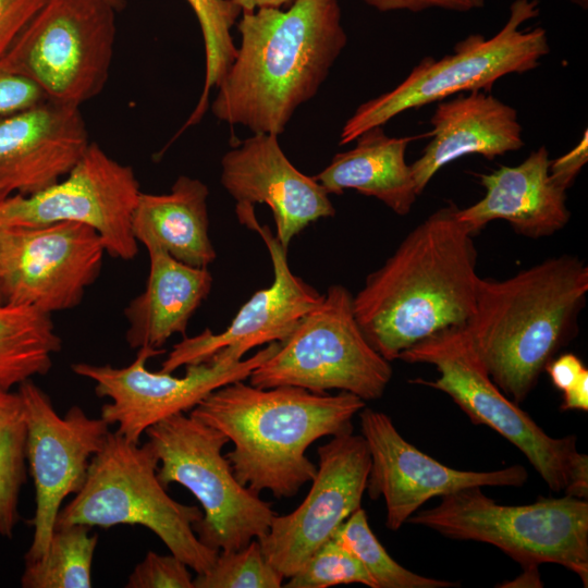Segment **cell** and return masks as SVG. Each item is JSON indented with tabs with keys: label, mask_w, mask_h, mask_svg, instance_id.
Returning <instances> with one entry per match:
<instances>
[{
	"label": "cell",
	"mask_w": 588,
	"mask_h": 588,
	"mask_svg": "<svg viewBox=\"0 0 588 588\" xmlns=\"http://www.w3.org/2000/svg\"><path fill=\"white\" fill-rule=\"evenodd\" d=\"M454 204L412 230L353 296L355 319L388 362L434 333L464 327L476 306L477 252Z\"/></svg>",
	"instance_id": "6da1fadb"
},
{
	"label": "cell",
	"mask_w": 588,
	"mask_h": 588,
	"mask_svg": "<svg viewBox=\"0 0 588 588\" xmlns=\"http://www.w3.org/2000/svg\"><path fill=\"white\" fill-rule=\"evenodd\" d=\"M241 45L211 105L253 134L280 135L310 100L347 44L338 0H294L286 10L242 12Z\"/></svg>",
	"instance_id": "7a4b0ae2"
},
{
	"label": "cell",
	"mask_w": 588,
	"mask_h": 588,
	"mask_svg": "<svg viewBox=\"0 0 588 588\" xmlns=\"http://www.w3.org/2000/svg\"><path fill=\"white\" fill-rule=\"evenodd\" d=\"M365 406L350 392L261 389L237 380L213 390L189 415L233 442L225 457L242 485L282 499L294 497L316 475L307 448L322 437L352 431L353 417Z\"/></svg>",
	"instance_id": "3957f363"
},
{
	"label": "cell",
	"mask_w": 588,
	"mask_h": 588,
	"mask_svg": "<svg viewBox=\"0 0 588 588\" xmlns=\"http://www.w3.org/2000/svg\"><path fill=\"white\" fill-rule=\"evenodd\" d=\"M587 292L588 267L571 255L505 280L479 278L465 329L491 379L514 403L525 401L571 336Z\"/></svg>",
	"instance_id": "277c9868"
},
{
	"label": "cell",
	"mask_w": 588,
	"mask_h": 588,
	"mask_svg": "<svg viewBox=\"0 0 588 588\" xmlns=\"http://www.w3.org/2000/svg\"><path fill=\"white\" fill-rule=\"evenodd\" d=\"M158 466L148 441L140 445L109 431L82 488L60 509L54 528L74 524L90 528L140 525L155 532L196 574L207 572L219 551L205 546L193 528L203 512L167 493L157 476Z\"/></svg>",
	"instance_id": "5b68a950"
},
{
	"label": "cell",
	"mask_w": 588,
	"mask_h": 588,
	"mask_svg": "<svg viewBox=\"0 0 588 588\" xmlns=\"http://www.w3.org/2000/svg\"><path fill=\"white\" fill-rule=\"evenodd\" d=\"M399 359L432 365L434 380L421 384L448 394L476 425H486L515 445L553 492L588 497V455L577 437L549 436L493 382L464 327H451L404 351Z\"/></svg>",
	"instance_id": "8992f818"
},
{
	"label": "cell",
	"mask_w": 588,
	"mask_h": 588,
	"mask_svg": "<svg viewBox=\"0 0 588 588\" xmlns=\"http://www.w3.org/2000/svg\"><path fill=\"white\" fill-rule=\"evenodd\" d=\"M407 523L446 538L492 544L538 574L543 563L559 564L588 584V502L564 494L538 497L524 505H504L487 497L481 487L441 497L431 509L417 511Z\"/></svg>",
	"instance_id": "52a82bcc"
},
{
	"label": "cell",
	"mask_w": 588,
	"mask_h": 588,
	"mask_svg": "<svg viewBox=\"0 0 588 588\" xmlns=\"http://www.w3.org/2000/svg\"><path fill=\"white\" fill-rule=\"evenodd\" d=\"M538 15V0H514L506 23L494 36L471 34L456 42L451 54L425 57L396 87L357 107L342 127L340 145L406 110L461 91H489L503 76L536 69L550 52L549 38L542 27L523 28V24Z\"/></svg>",
	"instance_id": "ba28073f"
},
{
	"label": "cell",
	"mask_w": 588,
	"mask_h": 588,
	"mask_svg": "<svg viewBox=\"0 0 588 588\" xmlns=\"http://www.w3.org/2000/svg\"><path fill=\"white\" fill-rule=\"evenodd\" d=\"M158 456L157 476L167 488L185 487L203 507L193 528L198 539L216 551H235L261 538L277 514L271 504L242 485L222 455L230 442L220 430L179 413L145 431Z\"/></svg>",
	"instance_id": "9c48e42d"
},
{
	"label": "cell",
	"mask_w": 588,
	"mask_h": 588,
	"mask_svg": "<svg viewBox=\"0 0 588 588\" xmlns=\"http://www.w3.org/2000/svg\"><path fill=\"white\" fill-rule=\"evenodd\" d=\"M391 378L390 362L365 338L354 316L353 295L341 284L330 285L321 303L248 377L261 389L340 390L365 402L380 399Z\"/></svg>",
	"instance_id": "30bf717a"
},
{
	"label": "cell",
	"mask_w": 588,
	"mask_h": 588,
	"mask_svg": "<svg viewBox=\"0 0 588 588\" xmlns=\"http://www.w3.org/2000/svg\"><path fill=\"white\" fill-rule=\"evenodd\" d=\"M117 12L107 0H46L0 68L28 77L49 100L81 107L108 81Z\"/></svg>",
	"instance_id": "8fae6325"
},
{
	"label": "cell",
	"mask_w": 588,
	"mask_h": 588,
	"mask_svg": "<svg viewBox=\"0 0 588 588\" xmlns=\"http://www.w3.org/2000/svg\"><path fill=\"white\" fill-rule=\"evenodd\" d=\"M278 347L279 342L269 343L241 360L219 351L208 362L185 366L183 377L148 370V359L166 351L147 346L138 348L136 358L125 367L76 363L71 368L74 373L95 382L99 397L110 399L111 402L102 405L100 417L109 425L117 424L118 433L139 443L150 426L169 416L191 412L220 387L247 379Z\"/></svg>",
	"instance_id": "7c38bea8"
},
{
	"label": "cell",
	"mask_w": 588,
	"mask_h": 588,
	"mask_svg": "<svg viewBox=\"0 0 588 588\" xmlns=\"http://www.w3.org/2000/svg\"><path fill=\"white\" fill-rule=\"evenodd\" d=\"M133 169L112 159L91 143L59 182L33 195H13L0 201V226H33L72 221L93 228L106 253L132 260L138 243L132 218L139 195Z\"/></svg>",
	"instance_id": "4fadbf2b"
},
{
	"label": "cell",
	"mask_w": 588,
	"mask_h": 588,
	"mask_svg": "<svg viewBox=\"0 0 588 588\" xmlns=\"http://www.w3.org/2000/svg\"><path fill=\"white\" fill-rule=\"evenodd\" d=\"M105 253L99 234L83 223L0 226L1 299L49 315L72 309L98 278Z\"/></svg>",
	"instance_id": "5bb4252c"
},
{
	"label": "cell",
	"mask_w": 588,
	"mask_h": 588,
	"mask_svg": "<svg viewBox=\"0 0 588 588\" xmlns=\"http://www.w3.org/2000/svg\"><path fill=\"white\" fill-rule=\"evenodd\" d=\"M17 387L27 424L26 460L35 486L34 536L25 554V562H33L46 553L62 502L82 488L110 425L101 417H89L77 405L61 417L32 379Z\"/></svg>",
	"instance_id": "9a60e30c"
},
{
	"label": "cell",
	"mask_w": 588,
	"mask_h": 588,
	"mask_svg": "<svg viewBox=\"0 0 588 588\" xmlns=\"http://www.w3.org/2000/svg\"><path fill=\"white\" fill-rule=\"evenodd\" d=\"M313 485L297 509L274 515L258 539L267 560L284 576L294 575L339 526L362 505L370 453L362 434L345 431L318 446Z\"/></svg>",
	"instance_id": "2e32d148"
},
{
	"label": "cell",
	"mask_w": 588,
	"mask_h": 588,
	"mask_svg": "<svg viewBox=\"0 0 588 588\" xmlns=\"http://www.w3.org/2000/svg\"><path fill=\"white\" fill-rule=\"evenodd\" d=\"M359 418L371 460L366 490L371 500L383 497L385 526L392 531L432 498L471 487L518 488L528 479L522 465L489 471L451 468L407 442L387 414L365 406Z\"/></svg>",
	"instance_id": "e0dca14e"
},
{
	"label": "cell",
	"mask_w": 588,
	"mask_h": 588,
	"mask_svg": "<svg viewBox=\"0 0 588 588\" xmlns=\"http://www.w3.org/2000/svg\"><path fill=\"white\" fill-rule=\"evenodd\" d=\"M236 215L240 222L257 232L266 244L273 282L255 292L224 331L213 333L206 328L198 335L184 336L162 362V371L173 372L182 366L208 362L219 351L241 360L254 347L282 342L323 298V294L291 271L286 249L267 225H259L253 207L236 206Z\"/></svg>",
	"instance_id": "ac0fdd59"
},
{
	"label": "cell",
	"mask_w": 588,
	"mask_h": 588,
	"mask_svg": "<svg viewBox=\"0 0 588 588\" xmlns=\"http://www.w3.org/2000/svg\"><path fill=\"white\" fill-rule=\"evenodd\" d=\"M220 181L236 206L270 207L285 249L311 222L335 215L330 194L292 164L274 134H254L225 152Z\"/></svg>",
	"instance_id": "d6986e66"
},
{
	"label": "cell",
	"mask_w": 588,
	"mask_h": 588,
	"mask_svg": "<svg viewBox=\"0 0 588 588\" xmlns=\"http://www.w3.org/2000/svg\"><path fill=\"white\" fill-rule=\"evenodd\" d=\"M90 140L79 107L45 100L0 117V201L41 192L63 179Z\"/></svg>",
	"instance_id": "ffe728a7"
},
{
	"label": "cell",
	"mask_w": 588,
	"mask_h": 588,
	"mask_svg": "<svg viewBox=\"0 0 588 588\" xmlns=\"http://www.w3.org/2000/svg\"><path fill=\"white\" fill-rule=\"evenodd\" d=\"M430 123L432 138L411 164L418 195L441 168L461 157L492 160L524 146L516 109L486 90L439 101Z\"/></svg>",
	"instance_id": "44dd1931"
},
{
	"label": "cell",
	"mask_w": 588,
	"mask_h": 588,
	"mask_svg": "<svg viewBox=\"0 0 588 588\" xmlns=\"http://www.w3.org/2000/svg\"><path fill=\"white\" fill-rule=\"evenodd\" d=\"M550 162L547 148L541 146L517 166L480 174L486 194L476 204L458 208V219L474 235L497 219L507 221L517 233L531 238L560 231L571 212L566 191L550 176Z\"/></svg>",
	"instance_id": "7402d4cb"
},
{
	"label": "cell",
	"mask_w": 588,
	"mask_h": 588,
	"mask_svg": "<svg viewBox=\"0 0 588 588\" xmlns=\"http://www.w3.org/2000/svg\"><path fill=\"white\" fill-rule=\"evenodd\" d=\"M149 274L144 291L124 309L131 348H162L173 334H182L207 298L212 275L207 268L183 264L158 247L147 248Z\"/></svg>",
	"instance_id": "603a6c76"
},
{
	"label": "cell",
	"mask_w": 588,
	"mask_h": 588,
	"mask_svg": "<svg viewBox=\"0 0 588 588\" xmlns=\"http://www.w3.org/2000/svg\"><path fill=\"white\" fill-rule=\"evenodd\" d=\"M208 196L205 183L186 175L168 194L140 193L132 218L135 240L188 266L207 268L217 257L209 237Z\"/></svg>",
	"instance_id": "cb8c5ba5"
},
{
	"label": "cell",
	"mask_w": 588,
	"mask_h": 588,
	"mask_svg": "<svg viewBox=\"0 0 588 588\" xmlns=\"http://www.w3.org/2000/svg\"><path fill=\"white\" fill-rule=\"evenodd\" d=\"M415 138L390 137L381 125L371 127L355 139L354 148L336 154L314 179L329 194L355 189L406 216L418 196L411 164L405 160L406 148Z\"/></svg>",
	"instance_id": "d4e9b609"
},
{
	"label": "cell",
	"mask_w": 588,
	"mask_h": 588,
	"mask_svg": "<svg viewBox=\"0 0 588 588\" xmlns=\"http://www.w3.org/2000/svg\"><path fill=\"white\" fill-rule=\"evenodd\" d=\"M61 346L49 314L0 303V390L46 375Z\"/></svg>",
	"instance_id": "484cf974"
},
{
	"label": "cell",
	"mask_w": 588,
	"mask_h": 588,
	"mask_svg": "<svg viewBox=\"0 0 588 588\" xmlns=\"http://www.w3.org/2000/svg\"><path fill=\"white\" fill-rule=\"evenodd\" d=\"M89 526L74 524L54 528L42 558L25 562L24 588H90L97 535Z\"/></svg>",
	"instance_id": "4316f807"
},
{
	"label": "cell",
	"mask_w": 588,
	"mask_h": 588,
	"mask_svg": "<svg viewBox=\"0 0 588 588\" xmlns=\"http://www.w3.org/2000/svg\"><path fill=\"white\" fill-rule=\"evenodd\" d=\"M27 424L19 392L0 390V535L12 538L26 481Z\"/></svg>",
	"instance_id": "83f0119b"
},
{
	"label": "cell",
	"mask_w": 588,
	"mask_h": 588,
	"mask_svg": "<svg viewBox=\"0 0 588 588\" xmlns=\"http://www.w3.org/2000/svg\"><path fill=\"white\" fill-rule=\"evenodd\" d=\"M338 544L356 558L370 574L377 588H450L454 581L426 577L399 564L371 530L360 506L333 534Z\"/></svg>",
	"instance_id": "f1b7e54d"
},
{
	"label": "cell",
	"mask_w": 588,
	"mask_h": 588,
	"mask_svg": "<svg viewBox=\"0 0 588 588\" xmlns=\"http://www.w3.org/2000/svg\"><path fill=\"white\" fill-rule=\"evenodd\" d=\"M199 23L205 47V82L198 103L183 130L197 124L208 109L209 94L217 87L232 64L237 48L231 29L242 10L232 0H186Z\"/></svg>",
	"instance_id": "f546056e"
},
{
	"label": "cell",
	"mask_w": 588,
	"mask_h": 588,
	"mask_svg": "<svg viewBox=\"0 0 588 588\" xmlns=\"http://www.w3.org/2000/svg\"><path fill=\"white\" fill-rule=\"evenodd\" d=\"M284 576L267 560L258 539L219 552L213 565L193 579L194 588H280Z\"/></svg>",
	"instance_id": "4dcf8cb0"
},
{
	"label": "cell",
	"mask_w": 588,
	"mask_h": 588,
	"mask_svg": "<svg viewBox=\"0 0 588 588\" xmlns=\"http://www.w3.org/2000/svg\"><path fill=\"white\" fill-rule=\"evenodd\" d=\"M377 585L363 564L348 551L329 539L284 585L286 588H328L338 585Z\"/></svg>",
	"instance_id": "1f68e13d"
},
{
	"label": "cell",
	"mask_w": 588,
	"mask_h": 588,
	"mask_svg": "<svg viewBox=\"0 0 588 588\" xmlns=\"http://www.w3.org/2000/svg\"><path fill=\"white\" fill-rule=\"evenodd\" d=\"M126 588H194L188 566L174 554L148 551L131 573Z\"/></svg>",
	"instance_id": "d6a6232c"
},
{
	"label": "cell",
	"mask_w": 588,
	"mask_h": 588,
	"mask_svg": "<svg viewBox=\"0 0 588 588\" xmlns=\"http://www.w3.org/2000/svg\"><path fill=\"white\" fill-rule=\"evenodd\" d=\"M47 100L28 77L0 68V117L27 110Z\"/></svg>",
	"instance_id": "836d02e7"
},
{
	"label": "cell",
	"mask_w": 588,
	"mask_h": 588,
	"mask_svg": "<svg viewBox=\"0 0 588 588\" xmlns=\"http://www.w3.org/2000/svg\"><path fill=\"white\" fill-rule=\"evenodd\" d=\"M46 0H0V60Z\"/></svg>",
	"instance_id": "e575fe53"
},
{
	"label": "cell",
	"mask_w": 588,
	"mask_h": 588,
	"mask_svg": "<svg viewBox=\"0 0 588 588\" xmlns=\"http://www.w3.org/2000/svg\"><path fill=\"white\" fill-rule=\"evenodd\" d=\"M367 5L380 11L421 12L428 9H444L456 12H469L480 9L486 0H363Z\"/></svg>",
	"instance_id": "d590c367"
},
{
	"label": "cell",
	"mask_w": 588,
	"mask_h": 588,
	"mask_svg": "<svg viewBox=\"0 0 588 588\" xmlns=\"http://www.w3.org/2000/svg\"><path fill=\"white\" fill-rule=\"evenodd\" d=\"M588 159L587 131L575 148L550 162V176L563 189H567L574 182Z\"/></svg>",
	"instance_id": "8d00e7d4"
},
{
	"label": "cell",
	"mask_w": 588,
	"mask_h": 588,
	"mask_svg": "<svg viewBox=\"0 0 588 588\" xmlns=\"http://www.w3.org/2000/svg\"><path fill=\"white\" fill-rule=\"evenodd\" d=\"M553 385L562 392L569 389L587 368L581 360L572 353H566L551 359L546 366Z\"/></svg>",
	"instance_id": "74e56055"
},
{
	"label": "cell",
	"mask_w": 588,
	"mask_h": 588,
	"mask_svg": "<svg viewBox=\"0 0 588 588\" xmlns=\"http://www.w3.org/2000/svg\"><path fill=\"white\" fill-rule=\"evenodd\" d=\"M562 411H588V370H585L578 380L563 392Z\"/></svg>",
	"instance_id": "f35d334b"
},
{
	"label": "cell",
	"mask_w": 588,
	"mask_h": 588,
	"mask_svg": "<svg viewBox=\"0 0 588 588\" xmlns=\"http://www.w3.org/2000/svg\"><path fill=\"white\" fill-rule=\"evenodd\" d=\"M242 12H252L260 8H281L290 5L294 0H232Z\"/></svg>",
	"instance_id": "ab89813d"
},
{
	"label": "cell",
	"mask_w": 588,
	"mask_h": 588,
	"mask_svg": "<svg viewBox=\"0 0 588 588\" xmlns=\"http://www.w3.org/2000/svg\"><path fill=\"white\" fill-rule=\"evenodd\" d=\"M118 12L122 11L126 5V0H107Z\"/></svg>",
	"instance_id": "60d3db41"
},
{
	"label": "cell",
	"mask_w": 588,
	"mask_h": 588,
	"mask_svg": "<svg viewBox=\"0 0 588 588\" xmlns=\"http://www.w3.org/2000/svg\"><path fill=\"white\" fill-rule=\"evenodd\" d=\"M573 3L581 7L583 9L587 8L588 0H571Z\"/></svg>",
	"instance_id": "b9f144b4"
},
{
	"label": "cell",
	"mask_w": 588,
	"mask_h": 588,
	"mask_svg": "<svg viewBox=\"0 0 588 588\" xmlns=\"http://www.w3.org/2000/svg\"><path fill=\"white\" fill-rule=\"evenodd\" d=\"M0 303H3L2 299H1V295H0Z\"/></svg>",
	"instance_id": "7bdbcfd3"
}]
</instances>
